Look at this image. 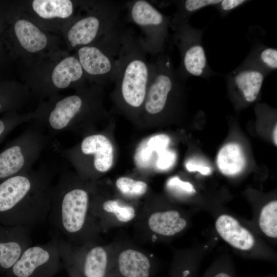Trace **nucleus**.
<instances>
[{
    "label": "nucleus",
    "instance_id": "nucleus-1",
    "mask_svg": "<svg viewBox=\"0 0 277 277\" xmlns=\"http://www.w3.org/2000/svg\"><path fill=\"white\" fill-rule=\"evenodd\" d=\"M52 177L51 170L41 166L0 182V224L30 229L47 221Z\"/></svg>",
    "mask_w": 277,
    "mask_h": 277
},
{
    "label": "nucleus",
    "instance_id": "nucleus-2",
    "mask_svg": "<svg viewBox=\"0 0 277 277\" xmlns=\"http://www.w3.org/2000/svg\"><path fill=\"white\" fill-rule=\"evenodd\" d=\"M90 190L70 172L62 170L53 185L47 220L52 238L71 246L92 244L97 225L90 211Z\"/></svg>",
    "mask_w": 277,
    "mask_h": 277
},
{
    "label": "nucleus",
    "instance_id": "nucleus-3",
    "mask_svg": "<svg viewBox=\"0 0 277 277\" xmlns=\"http://www.w3.org/2000/svg\"><path fill=\"white\" fill-rule=\"evenodd\" d=\"M138 37L125 28L117 62L115 94L129 110L143 107L152 74V63Z\"/></svg>",
    "mask_w": 277,
    "mask_h": 277
},
{
    "label": "nucleus",
    "instance_id": "nucleus-4",
    "mask_svg": "<svg viewBox=\"0 0 277 277\" xmlns=\"http://www.w3.org/2000/svg\"><path fill=\"white\" fill-rule=\"evenodd\" d=\"M128 22L137 26L142 34L138 38L147 53L155 57L168 50L171 42L169 28L171 16L164 15L146 0L127 1Z\"/></svg>",
    "mask_w": 277,
    "mask_h": 277
},
{
    "label": "nucleus",
    "instance_id": "nucleus-5",
    "mask_svg": "<svg viewBox=\"0 0 277 277\" xmlns=\"http://www.w3.org/2000/svg\"><path fill=\"white\" fill-rule=\"evenodd\" d=\"M48 144L45 130L31 125L0 151V182L29 171Z\"/></svg>",
    "mask_w": 277,
    "mask_h": 277
},
{
    "label": "nucleus",
    "instance_id": "nucleus-6",
    "mask_svg": "<svg viewBox=\"0 0 277 277\" xmlns=\"http://www.w3.org/2000/svg\"><path fill=\"white\" fill-rule=\"evenodd\" d=\"M204 29L194 28L187 22L179 25L171 36V42L180 53L176 72L184 82L190 77L208 80L216 74L208 62L203 44Z\"/></svg>",
    "mask_w": 277,
    "mask_h": 277
},
{
    "label": "nucleus",
    "instance_id": "nucleus-7",
    "mask_svg": "<svg viewBox=\"0 0 277 277\" xmlns=\"http://www.w3.org/2000/svg\"><path fill=\"white\" fill-rule=\"evenodd\" d=\"M125 28L121 24L100 39L98 45H86L78 51L84 71L104 83L114 82Z\"/></svg>",
    "mask_w": 277,
    "mask_h": 277
},
{
    "label": "nucleus",
    "instance_id": "nucleus-8",
    "mask_svg": "<svg viewBox=\"0 0 277 277\" xmlns=\"http://www.w3.org/2000/svg\"><path fill=\"white\" fill-rule=\"evenodd\" d=\"M63 266L55 240L31 245L22 253L5 277H54Z\"/></svg>",
    "mask_w": 277,
    "mask_h": 277
},
{
    "label": "nucleus",
    "instance_id": "nucleus-9",
    "mask_svg": "<svg viewBox=\"0 0 277 277\" xmlns=\"http://www.w3.org/2000/svg\"><path fill=\"white\" fill-rule=\"evenodd\" d=\"M124 6L115 1H104L97 13L76 22L68 33L72 47L89 45L98 36L103 37L118 27L122 24L120 13Z\"/></svg>",
    "mask_w": 277,
    "mask_h": 277
},
{
    "label": "nucleus",
    "instance_id": "nucleus-10",
    "mask_svg": "<svg viewBox=\"0 0 277 277\" xmlns=\"http://www.w3.org/2000/svg\"><path fill=\"white\" fill-rule=\"evenodd\" d=\"M61 154L75 166L91 157V169L97 173H105L113 163V147L104 134L94 133L86 136L80 144L64 149Z\"/></svg>",
    "mask_w": 277,
    "mask_h": 277
},
{
    "label": "nucleus",
    "instance_id": "nucleus-11",
    "mask_svg": "<svg viewBox=\"0 0 277 277\" xmlns=\"http://www.w3.org/2000/svg\"><path fill=\"white\" fill-rule=\"evenodd\" d=\"M81 95L74 94L57 101L45 115L39 116L36 124L55 135L77 128L78 120L86 105Z\"/></svg>",
    "mask_w": 277,
    "mask_h": 277
},
{
    "label": "nucleus",
    "instance_id": "nucleus-12",
    "mask_svg": "<svg viewBox=\"0 0 277 277\" xmlns=\"http://www.w3.org/2000/svg\"><path fill=\"white\" fill-rule=\"evenodd\" d=\"M264 72L256 68L239 65L226 74L225 79L229 91L246 104L259 97L265 77Z\"/></svg>",
    "mask_w": 277,
    "mask_h": 277
},
{
    "label": "nucleus",
    "instance_id": "nucleus-13",
    "mask_svg": "<svg viewBox=\"0 0 277 277\" xmlns=\"http://www.w3.org/2000/svg\"><path fill=\"white\" fill-rule=\"evenodd\" d=\"M31 244L29 228L0 224V273H7Z\"/></svg>",
    "mask_w": 277,
    "mask_h": 277
},
{
    "label": "nucleus",
    "instance_id": "nucleus-14",
    "mask_svg": "<svg viewBox=\"0 0 277 277\" xmlns=\"http://www.w3.org/2000/svg\"><path fill=\"white\" fill-rule=\"evenodd\" d=\"M153 268L152 261L147 255L127 248L112 262L110 277H152Z\"/></svg>",
    "mask_w": 277,
    "mask_h": 277
},
{
    "label": "nucleus",
    "instance_id": "nucleus-15",
    "mask_svg": "<svg viewBox=\"0 0 277 277\" xmlns=\"http://www.w3.org/2000/svg\"><path fill=\"white\" fill-rule=\"evenodd\" d=\"M215 227L221 238L233 248L249 251L254 247L255 239L252 233L232 216L220 215L215 221Z\"/></svg>",
    "mask_w": 277,
    "mask_h": 277
},
{
    "label": "nucleus",
    "instance_id": "nucleus-16",
    "mask_svg": "<svg viewBox=\"0 0 277 277\" xmlns=\"http://www.w3.org/2000/svg\"><path fill=\"white\" fill-rule=\"evenodd\" d=\"M147 225L150 231L156 234L171 236L182 232L187 226V221L177 211L168 210L151 213Z\"/></svg>",
    "mask_w": 277,
    "mask_h": 277
},
{
    "label": "nucleus",
    "instance_id": "nucleus-17",
    "mask_svg": "<svg viewBox=\"0 0 277 277\" xmlns=\"http://www.w3.org/2000/svg\"><path fill=\"white\" fill-rule=\"evenodd\" d=\"M240 65L256 68L268 75L277 69V49L262 42H255L252 43L249 52Z\"/></svg>",
    "mask_w": 277,
    "mask_h": 277
},
{
    "label": "nucleus",
    "instance_id": "nucleus-18",
    "mask_svg": "<svg viewBox=\"0 0 277 277\" xmlns=\"http://www.w3.org/2000/svg\"><path fill=\"white\" fill-rule=\"evenodd\" d=\"M217 165L221 172L226 175H235L240 173L246 165V160L240 146L228 143L219 152Z\"/></svg>",
    "mask_w": 277,
    "mask_h": 277
},
{
    "label": "nucleus",
    "instance_id": "nucleus-19",
    "mask_svg": "<svg viewBox=\"0 0 277 277\" xmlns=\"http://www.w3.org/2000/svg\"><path fill=\"white\" fill-rule=\"evenodd\" d=\"M16 36L22 47L30 52L44 48L47 43L46 35L29 21L19 19L14 25Z\"/></svg>",
    "mask_w": 277,
    "mask_h": 277
},
{
    "label": "nucleus",
    "instance_id": "nucleus-20",
    "mask_svg": "<svg viewBox=\"0 0 277 277\" xmlns=\"http://www.w3.org/2000/svg\"><path fill=\"white\" fill-rule=\"evenodd\" d=\"M84 72L78 59L68 56L54 68L51 77L52 82L57 88H66L72 83L80 80Z\"/></svg>",
    "mask_w": 277,
    "mask_h": 277
},
{
    "label": "nucleus",
    "instance_id": "nucleus-21",
    "mask_svg": "<svg viewBox=\"0 0 277 277\" xmlns=\"http://www.w3.org/2000/svg\"><path fill=\"white\" fill-rule=\"evenodd\" d=\"M90 211L94 217L111 213L119 222L124 223L131 221L136 216L133 206L115 200H108L100 204L90 201Z\"/></svg>",
    "mask_w": 277,
    "mask_h": 277
},
{
    "label": "nucleus",
    "instance_id": "nucleus-22",
    "mask_svg": "<svg viewBox=\"0 0 277 277\" xmlns=\"http://www.w3.org/2000/svg\"><path fill=\"white\" fill-rule=\"evenodd\" d=\"M221 0H181L173 1L177 7L176 11L171 16L170 28L173 31L180 24L189 22L191 16L207 7H213Z\"/></svg>",
    "mask_w": 277,
    "mask_h": 277
},
{
    "label": "nucleus",
    "instance_id": "nucleus-23",
    "mask_svg": "<svg viewBox=\"0 0 277 277\" xmlns=\"http://www.w3.org/2000/svg\"><path fill=\"white\" fill-rule=\"evenodd\" d=\"M32 7L44 18H67L73 12V4L69 0H35Z\"/></svg>",
    "mask_w": 277,
    "mask_h": 277
},
{
    "label": "nucleus",
    "instance_id": "nucleus-24",
    "mask_svg": "<svg viewBox=\"0 0 277 277\" xmlns=\"http://www.w3.org/2000/svg\"><path fill=\"white\" fill-rule=\"evenodd\" d=\"M259 226L267 237H277V201H270L264 205L259 214Z\"/></svg>",
    "mask_w": 277,
    "mask_h": 277
},
{
    "label": "nucleus",
    "instance_id": "nucleus-25",
    "mask_svg": "<svg viewBox=\"0 0 277 277\" xmlns=\"http://www.w3.org/2000/svg\"><path fill=\"white\" fill-rule=\"evenodd\" d=\"M164 150L153 136L142 142L138 147L135 153V162L137 166L147 168L150 165L155 154L157 157Z\"/></svg>",
    "mask_w": 277,
    "mask_h": 277
},
{
    "label": "nucleus",
    "instance_id": "nucleus-26",
    "mask_svg": "<svg viewBox=\"0 0 277 277\" xmlns=\"http://www.w3.org/2000/svg\"><path fill=\"white\" fill-rule=\"evenodd\" d=\"M115 184L123 194L130 197L143 195L148 189L147 184L145 182L126 176L118 178Z\"/></svg>",
    "mask_w": 277,
    "mask_h": 277
},
{
    "label": "nucleus",
    "instance_id": "nucleus-27",
    "mask_svg": "<svg viewBox=\"0 0 277 277\" xmlns=\"http://www.w3.org/2000/svg\"><path fill=\"white\" fill-rule=\"evenodd\" d=\"M31 117V115L20 116L10 114L0 118V143L15 128Z\"/></svg>",
    "mask_w": 277,
    "mask_h": 277
},
{
    "label": "nucleus",
    "instance_id": "nucleus-28",
    "mask_svg": "<svg viewBox=\"0 0 277 277\" xmlns=\"http://www.w3.org/2000/svg\"><path fill=\"white\" fill-rule=\"evenodd\" d=\"M250 2L246 0H221L213 6L222 17L227 16L230 13L241 6Z\"/></svg>",
    "mask_w": 277,
    "mask_h": 277
},
{
    "label": "nucleus",
    "instance_id": "nucleus-29",
    "mask_svg": "<svg viewBox=\"0 0 277 277\" xmlns=\"http://www.w3.org/2000/svg\"><path fill=\"white\" fill-rule=\"evenodd\" d=\"M176 161V154L173 151L167 149L157 156L155 166L161 170H167L171 167Z\"/></svg>",
    "mask_w": 277,
    "mask_h": 277
},
{
    "label": "nucleus",
    "instance_id": "nucleus-30",
    "mask_svg": "<svg viewBox=\"0 0 277 277\" xmlns=\"http://www.w3.org/2000/svg\"><path fill=\"white\" fill-rule=\"evenodd\" d=\"M204 277H234L231 266L227 264H220L212 267Z\"/></svg>",
    "mask_w": 277,
    "mask_h": 277
},
{
    "label": "nucleus",
    "instance_id": "nucleus-31",
    "mask_svg": "<svg viewBox=\"0 0 277 277\" xmlns=\"http://www.w3.org/2000/svg\"><path fill=\"white\" fill-rule=\"evenodd\" d=\"M169 188H175L182 192L192 194L195 192L193 186L189 182L181 180L177 176L170 179L167 182Z\"/></svg>",
    "mask_w": 277,
    "mask_h": 277
},
{
    "label": "nucleus",
    "instance_id": "nucleus-32",
    "mask_svg": "<svg viewBox=\"0 0 277 277\" xmlns=\"http://www.w3.org/2000/svg\"><path fill=\"white\" fill-rule=\"evenodd\" d=\"M194 268L186 267V265L175 266L172 270L169 277H194Z\"/></svg>",
    "mask_w": 277,
    "mask_h": 277
},
{
    "label": "nucleus",
    "instance_id": "nucleus-33",
    "mask_svg": "<svg viewBox=\"0 0 277 277\" xmlns=\"http://www.w3.org/2000/svg\"><path fill=\"white\" fill-rule=\"evenodd\" d=\"M186 168L189 171L199 172L204 175H208L211 172L210 167L193 161H190L187 162Z\"/></svg>",
    "mask_w": 277,
    "mask_h": 277
},
{
    "label": "nucleus",
    "instance_id": "nucleus-34",
    "mask_svg": "<svg viewBox=\"0 0 277 277\" xmlns=\"http://www.w3.org/2000/svg\"><path fill=\"white\" fill-rule=\"evenodd\" d=\"M61 258L63 267L66 270L69 277H85L70 262L64 258Z\"/></svg>",
    "mask_w": 277,
    "mask_h": 277
},
{
    "label": "nucleus",
    "instance_id": "nucleus-35",
    "mask_svg": "<svg viewBox=\"0 0 277 277\" xmlns=\"http://www.w3.org/2000/svg\"><path fill=\"white\" fill-rule=\"evenodd\" d=\"M277 126L276 125H275V127H274L273 133V141L274 143V144L276 146L277 144V141H276V132H277Z\"/></svg>",
    "mask_w": 277,
    "mask_h": 277
},
{
    "label": "nucleus",
    "instance_id": "nucleus-36",
    "mask_svg": "<svg viewBox=\"0 0 277 277\" xmlns=\"http://www.w3.org/2000/svg\"><path fill=\"white\" fill-rule=\"evenodd\" d=\"M270 277H275V276H270Z\"/></svg>",
    "mask_w": 277,
    "mask_h": 277
}]
</instances>
